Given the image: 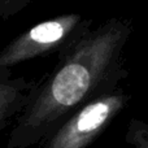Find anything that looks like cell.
<instances>
[{"mask_svg": "<svg viewBox=\"0 0 148 148\" xmlns=\"http://www.w3.org/2000/svg\"><path fill=\"white\" fill-rule=\"evenodd\" d=\"M133 30L131 20L112 17L57 55L53 70L39 81L31 100L17 117L8 148L42 143L77 109L114 91L129 77L123 49Z\"/></svg>", "mask_w": 148, "mask_h": 148, "instance_id": "obj_1", "label": "cell"}, {"mask_svg": "<svg viewBox=\"0 0 148 148\" xmlns=\"http://www.w3.org/2000/svg\"><path fill=\"white\" fill-rule=\"evenodd\" d=\"M125 140L134 148H148V123L131 118L125 133Z\"/></svg>", "mask_w": 148, "mask_h": 148, "instance_id": "obj_5", "label": "cell"}, {"mask_svg": "<svg viewBox=\"0 0 148 148\" xmlns=\"http://www.w3.org/2000/svg\"><path fill=\"white\" fill-rule=\"evenodd\" d=\"M30 3L31 0H0V18L9 20L25 9Z\"/></svg>", "mask_w": 148, "mask_h": 148, "instance_id": "obj_6", "label": "cell"}, {"mask_svg": "<svg viewBox=\"0 0 148 148\" xmlns=\"http://www.w3.org/2000/svg\"><path fill=\"white\" fill-rule=\"evenodd\" d=\"M94 21L78 13L46 20L16 36L0 51V82L10 79L12 69L36 57L61 53L90 30Z\"/></svg>", "mask_w": 148, "mask_h": 148, "instance_id": "obj_2", "label": "cell"}, {"mask_svg": "<svg viewBox=\"0 0 148 148\" xmlns=\"http://www.w3.org/2000/svg\"><path fill=\"white\" fill-rule=\"evenodd\" d=\"M130 100L131 95L122 86L91 100L47 136L42 142V148H87L127 107Z\"/></svg>", "mask_w": 148, "mask_h": 148, "instance_id": "obj_3", "label": "cell"}, {"mask_svg": "<svg viewBox=\"0 0 148 148\" xmlns=\"http://www.w3.org/2000/svg\"><path fill=\"white\" fill-rule=\"evenodd\" d=\"M39 82L25 77L0 82V131L14 117L22 113L29 104Z\"/></svg>", "mask_w": 148, "mask_h": 148, "instance_id": "obj_4", "label": "cell"}]
</instances>
